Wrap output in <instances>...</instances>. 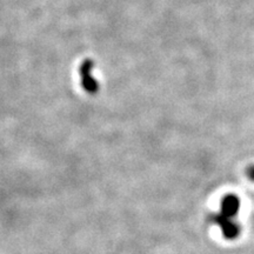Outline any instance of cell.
Segmentation results:
<instances>
[{
    "label": "cell",
    "mask_w": 254,
    "mask_h": 254,
    "mask_svg": "<svg viewBox=\"0 0 254 254\" xmlns=\"http://www.w3.org/2000/svg\"><path fill=\"white\" fill-rule=\"evenodd\" d=\"M239 211V200L237 196L234 195H228L224 199L222 202V215L224 218H233V215H236Z\"/></svg>",
    "instance_id": "1"
},
{
    "label": "cell",
    "mask_w": 254,
    "mask_h": 254,
    "mask_svg": "<svg viewBox=\"0 0 254 254\" xmlns=\"http://www.w3.org/2000/svg\"><path fill=\"white\" fill-rule=\"evenodd\" d=\"M250 177H251V179L254 180V167H252L250 170Z\"/></svg>",
    "instance_id": "2"
}]
</instances>
